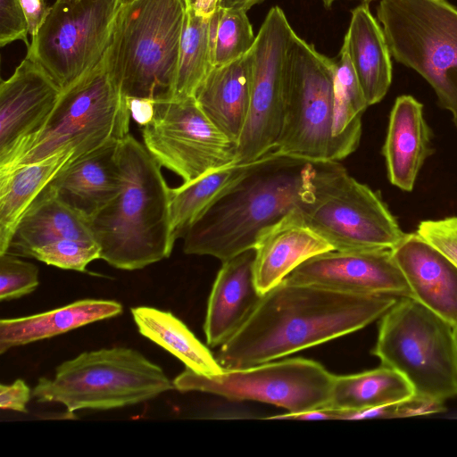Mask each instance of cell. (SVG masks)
Segmentation results:
<instances>
[{
	"label": "cell",
	"instance_id": "obj_1",
	"mask_svg": "<svg viewBox=\"0 0 457 457\" xmlns=\"http://www.w3.org/2000/svg\"><path fill=\"white\" fill-rule=\"evenodd\" d=\"M393 295H356L307 284H280L262 295L219 349L225 370L272 361L360 330L381 318Z\"/></svg>",
	"mask_w": 457,
	"mask_h": 457
},
{
	"label": "cell",
	"instance_id": "obj_2",
	"mask_svg": "<svg viewBox=\"0 0 457 457\" xmlns=\"http://www.w3.org/2000/svg\"><path fill=\"white\" fill-rule=\"evenodd\" d=\"M315 169L316 162L269 153L188 228L184 253L223 262L253 249L267 228L298 207Z\"/></svg>",
	"mask_w": 457,
	"mask_h": 457
},
{
	"label": "cell",
	"instance_id": "obj_3",
	"mask_svg": "<svg viewBox=\"0 0 457 457\" xmlns=\"http://www.w3.org/2000/svg\"><path fill=\"white\" fill-rule=\"evenodd\" d=\"M119 194L87 222L111 266L134 270L168 258L173 249L170 187L161 164L129 134L119 145Z\"/></svg>",
	"mask_w": 457,
	"mask_h": 457
},
{
	"label": "cell",
	"instance_id": "obj_4",
	"mask_svg": "<svg viewBox=\"0 0 457 457\" xmlns=\"http://www.w3.org/2000/svg\"><path fill=\"white\" fill-rule=\"evenodd\" d=\"M127 98L112 79L105 56L62 94L44 126L0 158V171L61 152L75 159L129 133ZM74 159V160H75Z\"/></svg>",
	"mask_w": 457,
	"mask_h": 457
},
{
	"label": "cell",
	"instance_id": "obj_5",
	"mask_svg": "<svg viewBox=\"0 0 457 457\" xmlns=\"http://www.w3.org/2000/svg\"><path fill=\"white\" fill-rule=\"evenodd\" d=\"M186 0H130L120 4L108 70L126 97L173 98Z\"/></svg>",
	"mask_w": 457,
	"mask_h": 457
},
{
	"label": "cell",
	"instance_id": "obj_6",
	"mask_svg": "<svg viewBox=\"0 0 457 457\" xmlns=\"http://www.w3.org/2000/svg\"><path fill=\"white\" fill-rule=\"evenodd\" d=\"M175 388L162 369L126 347L84 352L60 364L52 378L32 390L38 403H59L67 411L110 410L149 401Z\"/></svg>",
	"mask_w": 457,
	"mask_h": 457
},
{
	"label": "cell",
	"instance_id": "obj_7",
	"mask_svg": "<svg viewBox=\"0 0 457 457\" xmlns=\"http://www.w3.org/2000/svg\"><path fill=\"white\" fill-rule=\"evenodd\" d=\"M296 210L335 250L394 249L407 234L380 193L355 179L339 162H316Z\"/></svg>",
	"mask_w": 457,
	"mask_h": 457
},
{
	"label": "cell",
	"instance_id": "obj_8",
	"mask_svg": "<svg viewBox=\"0 0 457 457\" xmlns=\"http://www.w3.org/2000/svg\"><path fill=\"white\" fill-rule=\"evenodd\" d=\"M372 353L416 395L442 403L457 395L453 326L415 298L401 297L381 317Z\"/></svg>",
	"mask_w": 457,
	"mask_h": 457
},
{
	"label": "cell",
	"instance_id": "obj_9",
	"mask_svg": "<svg viewBox=\"0 0 457 457\" xmlns=\"http://www.w3.org/2000/svg\"><path fill=\"white\" fill-rule=\"evenodd\" d=\"M377 19L392 57L430 85L457 129V7L447 0H380Z\"/></svg>",
	"mask_w": 457,
	"mask_h": 457
},
{
	"label": "cell",
	"instance_id": "obj_10",
	"mask_svg": "<svg viewBox=\"0 0 457 457\" xmlns=\"http://www.w3.org/2000/svg\"><path fill=\"white\" fill-rule=\"evenodd\" d=\"M337 62L294 32L285 79L284 120L272 152L312 162L345 158L333 137Z\"/></svg>",
	"mask_w": 457,
	"mask_h": 457
},
{
	"label": "cell",
	"instance_id": "obj_11",
	"mask_svg": "<svg viewBox=\"0 0 457 457\" xmlns=\"http://www.w3.org/2000/svg\"><path fill=\"white\" fill-rule=\"evenodd\" d=\"M120 4V0H55L26 56L66 89L105 56Z\"/></svg>",
	"mask_w": 457,
	"mask_h": 457
},
{
	"label": "cell",
	"instance_id": "obj_12",
	"mask_svg": "<svg viewBox=\"0 0 457 457\" xmlns=\"http://www.w3.org/2000/svg\"><path fill=\"white\" fill-rule=\"evenodd\" d=\"M334 378L315 361L291 358L243 369H224L215 376L200 375L186 368L172 382L181 392L208 393L229 401L262 402L296 413L325 408Z\"/></svg>",
	"mask_w": 457,
	"mask_h": 457
},
{
	"label": "cell",
	"instance_id": "obj_13",
	"mask_svg": "<svg viewBox=\"0 0 457 457\" xmlns=\"http://www.w3.org/2000/svg\"><path fill=\"white\" fill-rule=\"evenodd\" d=\"M141 132L152 156L183 182L237 163V145L208 119L194 96L155 101L154 117Z\"/></svg>",
	"mask_w": 457,
	"mask_h": 457
},
{
	"label": "cell",
	"instance_id": "obj_14",
	"mask_svg": "<svg viewBox=\"0 0 457 457\" xmlns=\"http://www.w3.org/2000/svg\"><path fill=\"white\" fill-rule=\"evenodd\" d=\"M294 32L284 11L271 7L251 49L250 106L237 144V163L256 162L276 147L283 126L287 58Z\"/></svg>",
	"mask_w": 457,
	"mask_h": 457
},
{
	"label": "cell",
	"instance_id": "obj_15",
	"mask_svg": "<svg viewBox=\"0 0 457 457\" xmlns=\"http://www.w3.org/2000/svg\"><path fill=\"white\" fill-rule=\"evenodd\" d=\"M284 280L356 295L412 297L392 249H333L308 259Z\"/></svg>",
	"mask_w": 457,
	"mask_h": 457
},
{
	"label": "cell",
	"instance_id": "obj_16",
	"mask_svg": "<svg viewBox=\"0 0 457 457\" xmlns=\"http://www.w3.org/2000/svg\"><path fill=\"white\" fill-rule=\"evenodd\" d=\"M61 94L47 72L27 56L1 81L0 158L44 126Z\"/></svg>",
	"mask_w": 457,
	"mask_h": 457
},
{
	"label": "cell",
	"instance_id": "obj_17",
	"mask_svg": "<svg viewBox=\"0 0 457 457\" xmlns=\"http://www.w3.org/2000/svg\"><path fill=\"white\" fill-rule=\"evenodd\" d=\"M412 297L457 325V267L417 232L407 233L392 249Z\"/></svg>",
	"mask_w": 457,
	"mask_h": 457
},
{
	"label": "cell",
	"instance_id": "obj_18",
	"mask_svg": "<svg viewBox=\"0 0 457 457\" xmlns=\"http://www.w3.org/2000/svg\"><path fill=\"white\" fill-rule=\"evenodd\" d=\"M119 145L109 143L71 161L48 184L62 204L87 221L120 190Z\"/></svg>",
	"mask_w": 457,
	"mask_h": 457
},
{
	"label": "cell",
	"instance_id": "obj_19",
	"mask_svg": "<svg viewBox=\"0 0 457 457\" xmlns=\"http://www.w3.org/2000/svg\"><path fill=\"white\" fill-rule=\"evenodd\" d=\"M333 249L295 209L267 228L255 244L253 275L257 289L266 294L303 262Z\"/></svg>",
	"mask_w": 457,
	"mask_h": 457
},
{
	"label": "cell",
	"instance_id": "obj_20",
	"mask_svg": "<svg viewBox=\"0 0 457 457\" xmlns=\"http://www.w3.org/2000/svg\"><path fill=\"white\" fill-rule=\"evenodd\" d=\"M254 250L221 262L207 303L204 331L207 345L220 346L245 321L262 295L253 275Z\"/></svg>",
	"mask_w": 457,
	"mask_h": 457
},
{
	"label": "cell",
	"instance_id": "obj_21",
	"mask_svg": "<svg viewBox=\"0 0 457 457\" xmlns=\"http://www.w3.org/2000/svg\"><path fill=\"white\" fill-rule=\"evenodd\" d=\"M431 139L423 104L411 96H399L390 112L382 147L392 185L405 192L412 191L420 169L434 152Z\"/></svg>",
	"mask_w": 457,
	"mask_h": 457
},
{
	"label": "cell",
	"instance_id": "obj_22",
	"mask_svg": "<svg viewBox=\"0 0 457 457\" xmlns=\"http://www.w3.org/2000/svg\"><path fill=\"white\" fill-rule=\"evenodd\" d=\"M251 75L250 50L235 61L213 67L194 94L204 113L236 145L249 112Z\"/></svg>",
	"mask_w": 457,
	"mask_h": 457
},
{
	"label": "cell",
	"instance_id": "obj_23",
	"mask_svg": "<svg viewBox=\"0 0 457 457\" xmlns=\"http://www.w3.org/2000/svg\"><path fill=\"white\" fill-rule=\"evenodd\" d=\"M343 45L368 105L379 103L392 83V55L383 29L369 4L361 3L351 11Z\"/></svg>",
	"mask_w": 457,
	"mask_h": 457
},
{
	"label": "cell",
	"instance_id": "obj_24",
	"mask_svg": "<svg viewBox=\"0 0 457 457\" xmlns=\"http://www.w3.org/2000/svg\"><path fill=\"white\" fill-rule=\"evenodd\" d=\"M122 312L113 300L82 299L30 316L0 320V353L11 348L54 337Z\"/></svg>",
	"mask_w": 457,
	"mask_h": 457
},
{
	"label": "cell",
	"instance_id": "obj_25",
	"mask_svg": "<svg viewBox=\"0 0 457 457\" xmlns=\"http://www.w3.org/2000/svg\"><path fill=\"white\" fill-rule=\"evenodd\" d=\"M66 238L96 242L87 220L62 204L47 185L21 216L6 253L29 258L34 249Z\"/></svg>",
	"mask_w": 457,
	"mask_h": 457
},
{
	"label": "cell",
	"instance_id": "obj_26",
	"mask_svg": "<svg viewBox=\"0 0 457 457\" xmlns=\"http://www.w3.org/2000/svg\"><path fill=\"white\" fill-rule=\"evenodd\" d=\"M74 159L72 152H61L0 171V254L6 253L13 231L29 206Z\"/></svg>",
	"mask_w": 457,
	"mask_h": 457
},
{
	"label": "cell",
	"instance_id": "obj_27",
	"mask_svg": "<svg viewBox=\"0 0 457 457\" xmlns=\"http://www.w3.org/2000/svg\"><path fill=\"white\" fill-rule=\"evenodd\" d=\"M131 314L142 336L180 360L187 369L204 376L224 371L208 347L171 312L138 306L131 308Z\"/></svg>",
	"mask_w": 457,
	"mask_h": 457
},
{
	"label": "cell",
	"instance_id": "obj_28",
	"mask_svg": "<svg viewBox=\"0 0 457 457\" xmlns=\"http://www.w3.org/2000/svg\"><path fill=\"white\" fill-rule=\"evenodd\" d=\"M415 395L397 370L381 365L361 373L336 376L325 408L356 411L403 401Z\"/></svg>",
	"mask_w": 457,
	"mask_h": 457
},
{
	"label": "cell",
	"instance_id": "obj_29",
	"mask_svg": "<svg viewBox=\"0 0 457 457\" xmlns=\"http://www.w3.org/2000/svg\"><path fill=\"white\" fill-rule=\"evenodd\" d=\"M255 162L212 170L169 190V209L173 239L184 237L188 228L229 187L245 175Z\"/></svg>",
	"mask_w": 457,
	"mask_h": 457
},
{
	"label": "cell",
	"instance_id": "obj_30",
	"mask_svg": "<svg viewBox=\"0 0 457 457\" xmlns=\"http://www.w3.org/2000/svg\"><path fill=\"white\" fill-rule=\"evenodd\" d=\"M338 57L335 79L333 137L347 157L360 144L361 116L369 105L344 45Z\"/></svg>",
	"mask_w": 457,
	"mask_h": 457
},
{
	"label": "cell",
	"instance_id": "obj_31",
	"mask_svg": "<svg viewBox=\"0 0 457 457\" xmlns=\"http://www.w3.org/2000/svg\"><path fill=\"white\" fill-rule=\"evenodd\" d=\"M209 23L210 17H204L193 7H187L173 98L194 96L198 86L213 68Z\"/></svg>",
	"mask_w": 457,
	"mask_h": 457
},
{
	"label": "cell",
	"instance_id": "obj_32",
	"mask_svg": "<svg viewBox=\"0 0 457 457\" xmlns=\"http://www.w3.org/2000/svg\"><path fill=\"white\" fill-rule=\"evenodd\" d=\"M220 9V15L213 51V67L227 64L246 54L253 46L256 38L246 14L247 11Z\"/></svg>",
	"mask_w": 457,
	"mask_h": 457
},
{
	"label": "cell",
	"instance_id": "obj_33",
	"mask_svg": "<svg viewBox=\"0 0 457 457\" xmlns=\"http://www.w3.org/2000/svg\"><path fill=\"white\" fill-rule=\"evenodd\" d=\"M29 258L60 269L85 272L91 262L101 259V253L96 242L66 238L34 249Z\"/></svg>",
	"mask_w": 457,
	"mask_h": 457
},
{
	"label": "cell",
	"instance_id": "obj_34",
	"mask_svg": "<svg viewBox=\"0 0 457 457\" xmlns=\"http://www.w3.org/2000/svg\"><path fill=\"white\" fill-rule=\"evenodd\" d=\"M38 269L19 256L0 254V300L10 301L33 292L38 286Z\"/></svg>",
	"mask_w": 457,
	"mask_h": 457
},
{
	"label": "cell",
	"instance_id": "obj_35",
	"mask_svg": "<svg viewBox=\"0 0 457 457\" xmlns=\"http://www.w3.org/2000/svg\"><path fill=\"white\" fill-rule=\"evenodd\" d=\"M444 403L414 395L412 397L385 405L356 411H337V420L394 419L442 412Z\"/></svg>",
	"mask_w": 457,
	"mask_h": 457
},
{
	"label": "cell",
	"instance_id": "obj_36",
	"mask_svg": "<svg viewBox=\"0 0 457 457\" xmlns=\"http://www.w3.org/2000/svg\"><path fill=\"white\" fill-rule=\"evenodd\" d=\"M416 232L457 267V216L422 220Z\"/></svg>",
	"mask_w": 457,
	"mask_h": 457
},
{
	"label": "cell",
	"instance_id": "obj_37",
	"mask_svg": "<svg viewBox=\"0 0 457 457\" xmlns=\"http://www.w3.org/2000/svg\"><path fill=\"white\" fill-rule=\"evenodd\" d=\"M29 23L20 0H0V46L4 47L14 41H22L27 48Z\"/></svg>",
	"mask_w": 457,
	"mask_h": 457
},
{
	"label": "cell",
	"instance_id": "obj_38",
	"mask_svg": "<svg viewBox=\"0 0 457 457\" xmlns=\"http://www.w3.org/2000/svg\"><path fill=\"white\" fill-rule=\"evenodd\" d=\"M32 393L29 386L21 378L11 385L0 386V408L20 412H28L27 404Z\"/></svg>",
	"mask_w": 457,
	"mask_h": 457
},
{
	"label": "cell",
	"instance_id": "obj_39",
	"mask_svg": "<svg viewBox=\"0 0 457 457\" xmlns=\"http://www.w3.org/2000/svg\"><path fill=\"white\" fill-rule=\"evenodd\" d=\"M126 98L131 119L141 128L147 125L154 114L155 101L142 97Z\"/></svg>",
	"mask_w": 457,
	"mask_h": 457
},
{
	"label": "cell",
	"instance_id": "obj_40",
	"mask_svg": "<svg viewBox=\"0 0 457 457\" xmlns=\"http://www.w3.org/2000/svg\"><path fill=\"white\" fill-rule=\"evenodd\" d=\"M26 14L29 36L32 37L42 25L46 19L49 6L46 0H20Z\"/></svg>",
	"mask_w": 457,
	"mask_h": 457
},
{
	"label": "cell",
	"instance_id": "obj_41",
	"mask_svg": "<svg viewBox=\"0 0 457 457\" xmlns=\"http://www.w3.org/2000/svg\"><path fill=\"white\" fill-rule=\"evenodd\" d=\"M267 420H337V412L333 409L320 408L310 411L284 413L265 418Z\"/></svg>",
	"mask_w": 457,
	"mask_h": 457
},
{
	"label": "cell",
	"instance_id": "obj_42",
	"mask_svg": "<svg viewBox=\"0 0 457 457\" xmlns=\"http://www.w3.org/2000/svg\"><path fill=\"white\" fill-rule=\"evenodd\" d=\"M264 0H219L218 7L221 9H243L248 11L253 5Z\"/></svg>",
	"mask_w": 457,
	"mask_h": 457
},
{
	"label": "cell",
	"instance_id": "obj_43",
	"mask_svg": "<svg viewBox=\"0 0 457 457\" xmlns=\"http://www.w3.org/2000/svg\"><path fill=\"white\" fill-rule=\"evenodd\" d=\"M219 0H195L192 6L195 12L204 17H211L218 8Z\"/></svg>",
	"mask_w": 457,
	"mask_h": 457
},
{
	"label": "cell",
	"instance_id": "obj_44",
	"mask_svg": "<svg viewBox=\"0 0 457 457\" xmlns=\"http://www.w3.org/2000/svg\"><path fill=\"white\" fill-rule=\"evenodd\" d=\"M322 3H323V5L325 8H330V6L336 2V1H338V0H321ZM357 1H360L361 3H365V4H369L373 2V1H376V0H357Z\"/></svg>",
	"mask_w": 457,
	"mask_h": 457
},
{
	"label": "cell",
	"instance_id": "obj_45",
	"mask_svg": "<svg viewBox=\"0 0 457 457\" xmlns=\"http://www.w3.org/2000/svg\"><path fill=\"white\" fill-rule=\"evenodd\" d=\"M453 337H454V345H455V360H456V367H457V325L453 327Z\"/></svg>",
	"mask_w": 457,
	"mask_h": 457
},
{
	"label": "cell",
	"instance_id": "obj_46",
	"mask_svg": "<svg viewBox=\"0 0 457 457\" xmlns=\"http://www.w3.org/2000/svg\"><path fill=\"white\" fill-rule=\"evenodd\" d=\"M186 1H187L188 7H192L195 3V0H186Z\"/></svg>",
	"mask_w": 457,
	"mask_h": 457
},
{
	"label": "cell",
	"instance_id": "obj_47",
	"mask_svg": "<svg viewBox=\"0 0 457 457\" xmlns=\"http://www.w3.org/2000/svg\"><path fill=\"white\" fill-rule=\"evenodd\" d=\"M120 3L122 4V3L129 2V1H130V0H120Z\"/></svg>",
	"mask_w": 457,
	"mask_h": 457
}]
</instances>
